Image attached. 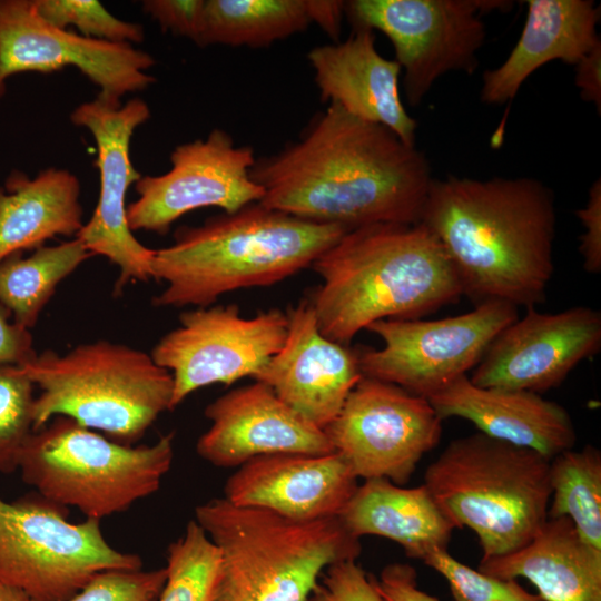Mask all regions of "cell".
I'll use <instances>...</instances> for the list:
<instances>
[{
	"label": "cell",
	"mask_w": 601,
	"mask_h": 601,
	"mask_svg": "<svg viewBox=\"0 0 601 601\" xmlns=\"http://www.w3.org/2000/svg\"><path fill=\"white\" fill-rule=\"evenodd\" d=\"M286 315L282 348L253 380L269 386L299 416L324 430L363 377L357 349L321 333L309 299L289 307Z\"/></svg>",
	"instance_id": "ac0fdd59"
},
{
	"label": "cell",
	"mask_w": 601,
	"mask_h": 601,
	"mask_svg": "<svg viewBox=\"0 0 601 601\" xmlns=\"http://www.w3.org/2000/svg\"><path fill=\"white\" fill-rule=\"evenodd\" d=\"M21 367L40 388L33 431L66 416L131 445L171 410V374L150 354L125 344L99 339L63 354L48 349Z\"/></svg>",
	"instance_id": "52a82bcc"
},
{
	"label": "cell",
	"mask_w": 601,
	"mask_h": 601,
	"mask_svg": "<svg viewBox=\"0 0 601 601\" xmlns=\"http://www.w3.org/2000/svg\"><path fill=\"white\" fill-rule=\"evenodd\" d=\"M155 62L131 43L88 38L48 23L33 0H0V97L16 73L70 66L100 88L98 97L120 105L126 93L156 81L147 73Z\"/></svg>",
	"instance_id": "2e32d148"
},
{
	"label": "cell",
	"mask_w": 601,
	"mask_h": 601,
	"mask_svg": "<svg viewBox=\"0 0 601 601\" xmlns=\"http://www.w3.org/2000/svg\"><path fill=\"white\" fill-rule=\"evenodd\" d=\"M600 348L599 311L574 306L549 314L528 307L494 338L469 378L480 387L542 394Z\"/></svg>",
	"instance_id": "e0dca14e"
},
{
	"label": "cell",
	"mask_w": 601,
	"mask_h": 601,
	"mask_svg": "<svg viewBox=\"0 0 601 601\" xmlns=\"http://www.w3.org/2000/svg\"><path fill=\"white\" fill-rule=\"evenodd\" d=\"M40 17L48 23L67 29L75 26L85 37L109 42H141L139 23L116 18L97 0H33Z\"/></svg>",
	"instance_id": "1f68e13d"
},
{
	"label": "cell",
	"mask_w": 601,
	"mask_h": 601,
	"mask_svg": "<svg viewBox=\"0 0 601 601\" xmlns=\"http://www.w3.org/2000/svg\"><path fill=\"white\" fill-rule=\"evenodd\" d=\"M287 325L286 312L278 308L254 317H244L235 304L183 312L179 325L150 353L155 363L171 374V410L207 385L253 378L282 348Z\"/></svg>",
	"instance_id": "7c38bea8"
},
{
	"label": "cell",
	"mask_w": 601,
	"mask_h": 601,
	"mask_svg": "<svg viewBox=\"0 0 601 601\" xmlns=\"http://www.w3.org/2000/svg\"><path fill=\"white\" fill-rule=\"evenodd\" d=\"M92 257L75 237L55 246H40L27 257L22 253L0 260V304L13 322L32 328L58 285Z\"/></svg>",
	"instance_id": "4316f807"
},
{
	"label": "cell",
	"mask_w": 601,
	"mask_h": 601,
	"mask_svg": "<svg viewBox=\"0 0 601 601\" xmlns=\"http://www.w3.org/2000/svg\"><path fill=\"white\" fill-rule=\"evenodd\" d=\"M264 206L346 230L416 224L433 180L426 156L387 127L335 104L302 137L256 161Z\"/></svg>",
	"instance_id": "6da1fadb"
},
{
	"label": "cell",
	"mask_w": 601,
	"mask_h": 601,
	"mask_svg": "<svg viewBox=\"0 0 601 601\" xmlns=\"http://www.w3.org/2000/svg\"><path fill=\"white\" fill-rule=\"evenodd\" d=\"M550 461L479 432L451 441L423 484L455 529L476 534L482 558L497 556L522 548L546 521Z\"/></svg>",
	"instance_id": "8992f818"
},
{
	"label": "cell",
	"mask_w": 601,
	"mask_h": 601,
	"mask_svg": "<svg viewBox=\"0 0 601 601\" xmlns=\"http://www.w3.org/2000/svg\"><path fill=\"white\" fill-rule=\"evenodd\" d=\"M477 570L503 580L525 578L543 601H601V550L587 544L565 516L548 518L511 553L481 558Z\"/></svg>",
	"instance_id": "cb8c5ba5"
},
{
	"label": "cell",
	"mask_w": 601,
	"mask_h": 601,
	"mask_svg": "<svg viewBox=\"0 0 601 601\" xmlns=\"http://www.w3.org/2000/svg\"><path fill=\"white\" fill-rule=\"evenodd\" d=\"M220 553L203 528L189 521L167 549L166 582L158 601H215Z\"/></svg>",
	"instance_id": "f546056e"
},
{
	"label": "cell",
	"mask_w": 601,
	"mask_h": 601,
	"mask_svg": "<svg viewBox=\"0 0 601 601\" xmlns=\"http://www.w3.org/2000/svg\"><path fill=\"white\" fill-rule=\"evenodd\" d=\"M308 601H383L374 577L367 574L354 560L335 563L327 568L322 582Z\"/></svg>",
	"instance_id": "e575fe53"
},
{
	"label": "cell",
	"mask_w": 601,
	"mask_h": 601,
	"mask_svg": "<svg viewBox=\"0 0 601 601\" xmlns=\"http://www.w3.org/2000/svg\"><path fill=\"white\" fill-rule=\"evenodd\" d=\"M575 86L581 98L601 111V41L585 53L575 65Z\"/></svg>",
	"instance_id": "ab89813d"
},
{
	"label": "cell",
	"mask_w": 601,
	"mask_h": 601,
	"mask_svg": "<svg viewBox=\"0 0 601 601\" xmlns=\"http://www.w3.org/2000/svg\"><path fill=\"white\" fill-rule=\"evenodd\" d=\"M548 518L570 519L589 545L601 550V453L587 444L550 461Z\"/></svg>",
	"instance_id": "f1b7e54d"
},
{
	"label": "cell",
	"mask_w": 601,
	"mask_h": 601,
	"mask_svg": "<svg viewBox=\"0 0 601 601\" xmlns=\"http://www.w3.org/2000/svg\"><path fill=\"white\" fill-rule=\"evenodd\" d=\"M338 518L354 536L390 539L421 561L431 551L447 548L455 529L424 484L402 487L386 479L365 480Z\"/></svg>",
	"instance_id": "d4e9b609"
},
{
	"label": "cell",
	"mask_w": 601,
	"mask_h": 601,
	"mask_svg": "<svg viewBox=\"0 0 601 601\" xmlns=\"http://www.w3.org/2000/svg\"><path fill=\"white\" fill-rule=\"evenodd\" d=\"M10 317L8 309L0 304V365L21 366L37 352L30 329L11 322Z\"/></svg>",
	"instance_id": "f35d334b"
},
{
	"label": "cell",
	"mask_w": 601,
	"mask_h": 601,
	"mask_svg": "<svg viewBox=\"0 0 601 601\" xmlns=\"http://www.w3.org/2000/svg\"><path fill=\"white\" fill-rule=\"evenodd\" d=\"M415 569L406 563H391L384 566L375 587L383 601H441L417 585Z\"/></svg>",
	"instance_id": "74e56055"
},
{
	"label": "cell",
	"mask_w": 601,
	"mask_h": 601,
	"mask_svg": "<svg viewBox=\"0 0 601 601\" xmlns=\"http://www.w3.org/2000/svg\"><path fill=\"white\" fill-rule=\"evenodd\" d=\"M305 4L311 23H316L329 38L338 42L345 17V1L305 0Z\"/></svg>",
	"instance_id": "60d3db41"
},
{
	"label": "cell",
	"mask_w": 601,
	"mask_h": 601,
	"mask_svg": "<svg viewBox=\"0 0 601 601\" xmlns=\"http://www.w3.org/2000/svg\"><path fill=\"white\" fill-rule=\"evenodd\" d=\"M348 230L268 208L259 201L181 226L155 249L152 279L166 284L156 307H206L242 288L270 286L309 267Z\"/></svg>",
	"instance_id": "277c9868"
},
{
	"label": "cell",
	"mask_w": 601,
	"mask_h": 601,
	"mask_svg": "<svg viewBox=\"0 0 601 601\" xmlns=\"http://www.w3.org/2000/svg\"><path fill=\"white\" fill-rule=\"evenodd\" d=\"M439 240L463 295L534 307L554 273L552 190L530 177L433 178L420 221Z\"/></svg>",
	"instance_id": "7a4b0ae2"
},
{
	"label": "cell",
	"mask_w": 601,
	"mask_h": 601,
	"mask_svg": "<svg viewBox=\"0 0 601 601\" xmlns=\"http://www.w3.org/2000/svg\"><path fill=\"white\" fill-rule=\"evenodd\" d=\"M427 400L442 420H467L490 437L550 460L577 441L568 411L533 392L480 387L462 375Z\"/></svg>",
	"instance_id": "7402d4cb"
},
{
	"label": "cell",
	"mask_w": 601,
	"mask_h": 601,
	"mask_svg": "<svg viewBox=\"0 0 601 601\" xmlns=\"http://www.w3.org/2000/svg\"><path fill=\"white\" fill-rule=\"evenodd\" d=\"M195 521L220 553L215 601H308L324 569L362 552L338 516L297 521L216 497Z\"/></svg>",
	"instance_id": "5b68a950"
},
{
	"label": "cell",
	"mask_w": 601,
	"mask_h": 601,
	"mask_svg": "<svg viewBox=\"0 0 601 601\" xmlns=\"http://www.w3.org/2000/svg\"><path fill=\"white\" fill-rule=\"evenodd\" d=\"M357 480L337 452L270 454L238 466L226 481L224 497L235 505L315 521L339 516L358 486Z\"/></svg>",
	"instance_id": "ffe728a7"
},
{
	"label": "cell",
	"mask_w": 601,
	"mask_h": 601,
	"mask_svg": "<svg viewBox=\"0 0 601 601\" xmlns=\"http://www.w3.org/2000/svg\"><path fill=\"white\" fill-rule=\"evenodd\" d=\"M321 333L349 345L382 319H417L456 302L462 288L434 235L421 223L375 224L345 233L312 265Z\"/></svg>",
	"instance_id": "3957f363"
},
{
	"label": "cell",
	"mask_w": 601,
	"mask_h": 601,
	"mask_svg": "<svg viewBox=\"0 0 601 601\" xmlns=\"http://www.w3.org/2000/svg\"><path fill=\"white\" fill-rule=\"evenodd\" d=\"M205 0H145L144 11L162 31L187 37L198 45Z\"/></svg>",
	"instance_id": "d590c367"
},
{
	"label": "cell",
	"mask_w": 601,
	"mask_h": 601,
	"mask_svg": "<svg viewBox=\"0 0 601 601\" xmlns=\"http://www.w3.org/2000/svg\"><path fill=\"white\" fill-rule=\"evenodd\" d=\"M422 561L444 577L455 601H543L516 580L499 579L461 563L447 548L431 551Z\"/></svg>",
	"instance_id": "d6a6232c"
},
{
	"label": "cell",
	"mask_w": 601,
	"mask_h": 601,
	"mask_svg": "<svg viewBox=\"0 0 601 601\" xmlns=\"http://www.w3.org/2000/svg\"><path fill=\"white\" fill-rule=\"evenodd\" d=\"M35 384L18 365H0V473L18 470L33 432Z\"/></svg>",
	"instance_id": "4dcf8cb0"
},
{
	"label": "cell",
	"mask_w": 601,
	"mask_h": 601,
	"mask_svg": "<svg viewBox=\"0 0 601 601\" xmlns=\"http://www.w3.org/2000/svg\"><path fill=\"white\" fill-rule=\"evenodd\" d=\"M519 40L496 68L483 73L480 99L504 105L543 65L560 60L575 65L597 43L600 7L592 0H528Z\"/></svg>",
	"instance_id": "603a6c76"
},
{
	"label": "cell",
	"mask_w": 601,
	"mask_h": 601,
	"mask_svg": "<svg viewBox=\"0 0 601 601\" xmlns=\"http://www.w3.org/2000/svg\"><path fill=\"white\" fill-rule=\"evenodd\" d=\"M442 421L427 398L363 376L324 432L357 479L404 485L439 444Z\"/></svg>",
	"instance_id": "4fadbf2b"
},
{
	"label": "cell",
	"mask_w": 601,
	"mask_h": 601,
	"mask_svg": "<svg viewBox=\"0 0 601 601\" xmlns=\"http://www.w3.org/2000/svg\"><path fill=\"white\" fill-rule=\"evenodd\" d=\"M255 161L250 146H236L218 128L205 139L177 146L167 173L141 176L135 184L138 198L127 206L130 230L165 235L189 211L214 206L231 214L260 201L264 190L250 177Z\"/></svg>",
	"instance_id": "9a60e30c"
},
{
	"label": "cell",
	"mask_w": 601,
	"mask_h": 601,
	"mask_svg": "<svg viewBox=\"0 0 601 601\" xmlns=\"http://www.w3.org/2000/svg\"><path fill=\"white\" fill-rule=\"evenodd\" d=\"M309 24L305 0H205L197 46L263 48Z\"/></svg>",
	"instance_id": "83f0119b"
},
{
	"label": "cell",
	"mask_w": 601,
	"mask_h": 601,
	"mask_svg": "<svg viewBox=\"0 0 601 601\" xmlns=\"http://www.w3.org/2000/svg\"><path fill=\"white\" fill-rule=\"evenodd\" d=\"M166 569L107 570L93 575L67 601H158Z\"/></svg>",
	"instance_id": "836d02e7"
},
{
	"label": "cell",
	"mask_w": 601,
	"mask_h": 601,
	"mask_svg": "<svg viewBox=\"0 0 601 601\" xmlns=\"http://www.w3.org/2000/svg\"><path fill=\"white\" fill-rule=\"evenodd\" d=\"M149 118L150 109L140 98L118 105L98 96L80 104L70 115L73 125L91 132L97 146L95 166L99 171L97 206L76 237L92 256H104L118 267L114 287L117 295L130 283L152 279L155 249L134 236L126 206L129 187L142 176L130 159L131 137Z\"/></svg>",
	"instance_id": "5bb4252c"
},
{
	"label": "cell",
	"mask_w": 601,
	"mask_h": 601,
	"mask_svg": "<svg viewBox=\"0 0 601 601\" xmlns=\"http://www.w3.org/2000/svg\"><path fill=\"white\" fill-rule=\"evenodd\" d=\"M512 2L490 0H351L345 16L353 28L383 32L403 71L407 102L417 106L450 71L473 73L485 41L481 14Z\"/></svg>",
	"instance_id": "30bf717a"
},
{
	"label": "cell",
	"mask_w": 601,
	"mask_h": 601,
	"mask_svg": "<svg viewBox=\"0 0 601 601\" xmlns=\"http://www.w3.org/2000/svg\"><path fill=\"white\" fill-rule=\"evenodd\" d=\"M518 315V307L486 300L465 314L441 319H382L366 329L382 338L381 349H357L362 375L430 397L474 368L494 338Z\"/></svg>",
	"instance_id": "8fae6325"
},
{
	"label": "cell",
	"mask_w": 601,
	"mask_h": 601,
	"mask_svg": "<svg viewBox=\"0 0 601 601\" xmlns=\"http://www.w3.org/2000/svg\"><path fill=\"white\" fill-rule=\"evenodd\" d=\"M63 506L38 494L0 496V582L33 601H67L93 575L141 569L140 556L112 548L100 520L69 522Z\"/></svg>",
	"instance_id": "9c48e42d"
},
{
	"label": "cell",
	"mask_w": 601,
	"mask_h": 601,
	"mask_svg": "<svg viewBox=\"0 0 601 601\" xmlns=\"http://www.w3.org/2000/svg\"><path fill=\"white\" fill-rule=\"evenodd\" d=\"M0 601H33L21 590L0 582Z\"/></svg>",
	"instance_id": "b9f144b4"
},
{
	"label": "cell",
	"mask_w": 601,
	"mask_h": 601,
	"mask_svg": "<svg viewBox=\"0 0 601 601\" xmlns=\"http://www.w3.org/2000/svg\"><path fill=\"white\" fill-rule=\"evenodd\" d=\"M80 183L67 169L30 178L12 171L0 188V260L36 249L56 236H77L82 221Z\"/></svg>",
	"instance_id": "484cf974"
},
{
	"label": "cell",
	"mask_w": 601,
	"mask_h": 601,
	"mask_svg": "<svg viewBox=\"0 0 601 601\" xmlns=\"http://www.w3.org/2000/svg\"><path fill=\"white\" fill-rule=\"evenodd\" d=\"M173 460L174 433L132 446L56 416L29 436L18 470L47 501L101 520L158 491Z\"/></svg>",
	"instance_id": "ba28073f"
},
{
	"label": "cell",
	"mask_w": 601,
	"mask_h": 601,
	"mask_svg": "<svg viewBox=\"0 0 601 601\" xmlns=\"http://www.w3.org/2000/svg\"><path fill=\"white\" fill-rule=\"evenodd\" d=\"M209 428L197 441V454L219 467H236L263 455H323L334 451L324 430L311 424L266 384L231 390L205 408Z\"/></svg>",
	"instance_id": "d6986e66"
},
{
	"label": "cell",
	"mask_w": 601,
	"mask_h": 601,
	"mask_svg": "<svg viewBox=\"0 0 601 601\" xmlns=\"http://www.w3.org/2000/svg\"><path fill=\"white\" fill-rule=\"evenodd\" d=\"M584 233L580 237L579 250L587 273L601 272V181L597 179L589 189L585 205L575 210Z\"/></svg>",
	"instance_id": "8d00e7d4"
},
{
	"label": "cell",
	"mask_w": 601,
	"mask_h": 601,
	"mask_svg": "<svg viewBox=\"0 0 601 601\" xmlns=\"http://www.w3.org/2000/svg\"><path fill=\"white\" fill-rule=\"evenodd\" d=\"M307 59L321 97L361 119L380 124L416 146L417 121L400 95V65L378 53L375 33L353 28L345 41L313 48Z\"/></svg>",
	"instance_id": "44dd1931"
}]
</instances>
